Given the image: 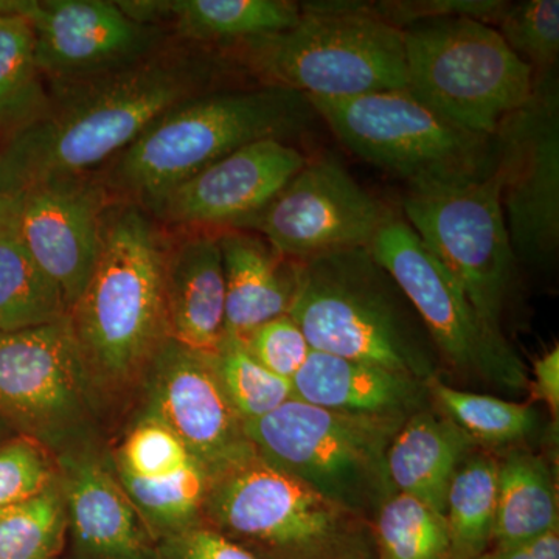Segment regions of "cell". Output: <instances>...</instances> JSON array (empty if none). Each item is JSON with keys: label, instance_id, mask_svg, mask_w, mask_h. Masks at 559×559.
Instances as JSON below:
<instances>
[{"label": "cell", "instance_id": "22", "mask_svg": "<svg viewBox=\"0 0 559 559\" xmlns=\"http://www.w3.org/2000/svg\"><path fill=\"white\" fill-rule=\"evenodd\" d=\"M226 280L224 336L245 340L272 319L288 314L296 261L283 259L263 238L245 231L219 235Z\"/></svg>", "mask_w": 559, "mask_h": 559}, {"label": "cell", "instance_id": "5", "mask_svg": "<svg viewBox=\"0 0 559 559\" xmlns=\"http://www.w3.org/2000/svg\"><path fill=\"white\" fill-rule=\"evenodd\" d=\"M288 31L240 44V57L270 86L305 97L347 98L407 90L403 31L367 2H301Z\"/></svg>", "mask_w": 559, "mask_h": 559}, {"label": "cell", "instance_id": "9", "mask_svg": "<svg viewBox=\"0 0 559 559\" xmlns=\"http://www.w3.org/2000/svg\"><path fill=\"white\" fill-rule=\"evenodd\" d=\"M307 98L349 153L404 180L407 190L454 182L496 167L495 138L463 130L407 90Z\"/></svg>", "mask_w": 559, "mask_h": 559}, {"label": "cell", "instance_id": "29", "mask_svg": "<svg viewBox=\"0 0 559 559\" xmlns=\"http://www.w3.org/2000/svg\"><path fill=\"white\" fill-rule=\"evenodd\" d=\"M377 559H451L447 520L406 492H393L371 518Z\"/></svg>", "mask_w": 559, "mask_h": 559}, {"label": "cell", "instance_id": "16", "mask_svg": "<svg viewBox=\"0 0 559 559\" xmlns=\"http://www.w3.org/2000/svg\"><path fill=\"white\" fill-rule=\"evenodd\" d=\"M40 75L57 86L97 79L146 60L156 31L132 20L119 2L33 0L27 13Z\"/></svg>", "mask_w": 559, "mask_h": 559}, {"label": "cell", "instance_id": "8", "mask_svg": "<svg viewBox=\"0 0 559 559\" xmlns=\"http://www.w3.org/2000/svg\"><path fill=\"white\" fill-rule=\"evenodd\" d=\"M407 91L463 130L495 138L532 95L535 70L492 25L437 17L403 28Z\"/></svg>", "mask_w": 559, "mask_h": 559}, {"label": "cell", "instance_id": "35", "mask_svg": "<svg viewBox=\"0 0 559 559\" xmlns=\"http://www.w3.org/2000/svg\"><path fill=\"white\" fill-rule=\"evenodd\" d=\"M57 480L49 450L31 437L0 444V509L38 496Z\"/></svg>", "mask_w": 559, "mask_h": 559}, {"label": "cell", "instance_id": "27", "mask_svg": "<svg viewBox=\"0 0 559 559\" xmlns=\"http://www.w3.org/2000/svg\"><path fill=\"white\" fill-rule=\"evenodd\" d=\"M498 466V452L479 448L455 471L444 502L451 559H479L491 549Z\"/></svg>", "mask_w": 559, "mask_h": 559}, {"label": "cell", "instance_id": "11", "mask_svg": "<svg viewBox=\"0 0 559 559\" xmlns=\"http://www.w3.org/2000/svg\"><path fill=\"white\" fill-rule=\"evenodd\" d=\"M403 212L485 322L503 333V316L516 286L518 259L500 201L498 160L484 175L407 190Z\"/></svg>", "mask_w": 559, "mask_h": 559}, {"label": "cell", "instance_id": "12", "mask_svg": "<svg viewBox=\"0 0 559 559\" xmlns=\"http://www.w3.org/2000/svg\"><path fill=\"white\" fill-rule=\"evenodd\" d=\"M94 378L70 316L0 333V417L47 450L69 451L90 425Z\"/></svg>", "mask_w": 559, "mask_h": 559}, {"label": "cell", "instance_id": "36", "mask_svg": "<svg viewBox=\"0 0 559 559\" xmlns=\"http://www.w3.org/2000/svg\"><path fill=\"white\" fill-rule=\"evenodd\" d=\"M242 344L260 366L288 381H293L311 353L307 337L288 314L263 323Z\"/></svg>", "mask_w": 559, "mask_h": 559}, {"label": "cell", "instance_id": "21", "mask_svg": "<svg viewBox=\"0 0 559 559\" xmlns=\"http://www.w3.org/2000/svg\"><path fill=\"white\" fill-rule=\"evenodd\" d=\"M164 297L170 340L215 355L226 323L219 237L198 234L164 250Z\"/></svg>", "mask_w": 559, "mask_h": 559}, {"label": "cell", "instance_id": "13", "mask_svg": "<svg viewBox=\"0 0 559 559\" xmlns=\"http://www.w3.org/2000/svg\"><path fill=\"white\" fill-rule=\"evenodd\" d=\"M500 201L518 263L549 267L559 248V84L535 73L532 95L495 134Z\"/></svg>", "mask_w": 559, "mask_h": 559}, {"label": "cell", "instance_id": "33", "mask_svg": "<svg viewBox=\"0 0 559 559\" xmlns=\"http://www.w3.org/2000/svg\"><path fill=\"white\" fill-rule=\"evenodd\" d=\"M511 50L535 73L557 70L559 55L558 0L507 2L492 25Z\"/></svg>", "mask_w": 559, "mask_h": 559}, {"label": "cell", "instance_id": "38", "mask_svg": "<svg viewBox=\"0 0 559 559\" xmlns=\"http://www.w3.org/2000/svg\"><path fill=\"white\" fill-rule=\"evenodd\" d=\"M157 557L159 559H257L205 521L157 540Z\"/></svg>", "mask_w": 559, "mask_h": 559}, {"label": "cell", "instance_id": "14", "mask_svg": "<svg viewBox=\"0 0 559 559\" xmlns=\"http://www.w3.org/2000/svg\"><path fill=\"white\" fill-rule=\"evenodd\" d=\"M390 210L330 157L308 159L261 212L255 229L278 255L305 261L337 250L370 248Z\"/></svg>", "mask_w": 559, "mask_h": 559}, {"label": "cell", "instance_id": "30", "mask_svg": "<svg viewBox=\"0 0 559 559\" xmlns=\"http://www.w3.org/2000/svg\"><path fill=\"white\" fill-rule=\"evenodd\" d=\"M47 97L36 64L35 35L25 16L0 17V130L10 131L39 112Z\"/></svg>", "mask_w": 559, "mask_h": 559}, {"label": "cell", "instance_id": "32", "mask_svg": "<svg viewBox=\"0 0 559 559\" xmlns=\"http://www.w3.org/2000/svg\"><path fill=\"white\" fill-rule=\"evenodd\" d=\"M221 384L242 421H255L294 399L293 384L250 356L241 340L224 336L213 355Z\"/></svg>", "mask_w": 559, "mask_h": 559}, {"label": "cell", "instance_id": "24", "mask_svg": "<svg viewBox=\"0 0 559 559\" xmlns=\"http://www.w3.org/2000/svg\"><path fill=\"white\" fill-rule=\"evenodd\" d=\"M498 503L491 549L520 546L559 530L557 481L549 462L528 447L498 452Z\"/></svg>", "mask_w": 559, "mask_h": 559}, {"label": "cell", "instance_id": "19", "mask_svg": "<svg viewBox=\"0 0 559 559\" xmlns=\"http://www.w3.org/2000/svg\"><path fill=\"white\" fill-rule=\"evenodd\" d=\"M57 477L73 559H159L157 540L100 459L70 448L58 459Z\"/></svg>", "mask_w": 559, "mask_h": 559}, {"label": "cell", "instance_id": "17", "mask_svg": "<svg viewBox=\"0 0 559 559\" xmlns=\"http://www.w3.org/2000/svg\"><path fill=\"white\" fill-rule=\"evenodd\" d=\"M14 200L17 237L72 311L100 255L105 190L83 176L43 183Z\"/></svg>", "mask_w": 559, "mask_h": 559}, {"label": "cell", "instance_id": "45", "mask_svg": "<svg viewBox=\"0 0 559 559\" xmlns=\"http://www.w3.org/2000/svg\"><path fill=\"white\" fill-rule=\"evenodd\" d=\"M53 559H61V558H60V557H58V558H53Z\"/></svg>", "mask_w": 559, "mask_h": 559}, {"label": "cell", "instance_id": "34", "mask_svg": "<svg viewBox=\"0 0 559 559\" xmlns=\"http://www.w3.org/2000/svg\"><path fill=\"white\" fill-rule=\"evenodd\" d=\"M198 462L193 454L156 418L145 415L130 430L114 460L117 477L159 479Z\"/></svg>", "mask_w": 559, "mask_h": 559}, {"label": "cell", "instance_id": "41", "mask_svg": "<svg viewBox=\"0 0 559 559\" xmlns=\"http://www.w3.org/2000/svg\"><path fill=\"white\" fill-rule=\"evenodd\" d=\"M33 0H0V17L27 16Z\"/></svg>", "mask_w": 559, "mask_h": 559}, {"label": "cell", "instance_id": "15", "mask_svg": "<svg viewBox=\"0 0 559 559\" xmlns=\"http://www.w3.org/2000/svg\"><path fill=\"white\" fill-rule=\"evenodd\" d=\"M146 415L175 433L210 479L255 452L245 421L221 384L213 355L194 352L170 340L148 367Z\"/></svg>", "mask_w": 559, "mask_h": 559}, {"label": "cell", "instance_id": "20", "mask_svg": "<svg viewBox=\"0 0 559 559\" xmlns=\"http://www.w3.org/2000/svg\"><path fill=\"white\" fill-rule=\"evenodd\" d=\"M290 384L296 400L360 417L406 421L432 404L428 382L316 349H311Z\"/></svg>", "mask_w": 559, "mask_h": 559}, {"label": "cell", "instance_id": "10", "mask_svg": "<svg viewBox=\"0 0 559 559\" xmlns=\"http://www.w3.org/2000/svg\"><path fill=\"white\" fill-rule=\"evenodd\" d=\"M370 250L417 311L443 370L471 384L527 392L528 369L516 349L506 334L485 322L462 285L404 216L390 212Z\"/></svg>", "mask_w": 559, "mask_h": 559}, {"label": "cell", "instance_id": "40", "mask_svg": "<svg viewBox=\"0 0 559 559\" xmlns=\"http://www.w3.org/2000/svg\"><path fill=\"white\" fill-rule=\"evenodd\" d=\"M479 559H559V530L520 546L489 549Z\"/></svg>", "mask_w": 559, "mask_h": 559}, {"label": "cell", "instance_id": "18", "mask_svg": "<svg viewBox=\"0 0 559 559\" xmlns=\"http://www.w3.org/2000/svg\"><path fill=\"white\" fill-rule=\"evenodd\" d=\"M307 162L286 140H260L191 176L154 210L173 223L240 227L266 207Z\"/></svg>", "mask_w": 559, "mask_h": 559}, {"label": "cell", "instance_id": "39", "mask_svg": "<svg viewBox=\"0 0 559 559\" xmlns=\"http://www.w3.org/2000/svg\"><path fill=\"white\" fill-rule=\"evenodd\" d=\"M530 395L546 404L550 418L558 421L559 415V347L555 345L533 364L530 374Z\"/></svg>", "mask_w": 559, "mask_h": 559}, {"label": "cell", "instance_id": "26", "mask_svg": "<svg viewBox=\"0 0 559 559\" xmlns=\"http://www.w3.org/2000/svg\"><path fill=\"white\" fill-rule=\"evenodd\" d=\"M430 403L485 450L527 447L543 430L539 412L530 404L454 388L437 377L428 381Z\"/></svg>", "mask_w": 559, "mask_h": 559}, {"label": "cell", "instance_id": "42", "mask_svg": "<svg viewBox=\"0 0 559 559\" xmlns=\"http://www.w3.org/2000/svg\"><path fill=\"white\" fill-rule=\"evenodd\" d=\"M14 212H16V200L0 193V234L13 224Z\"/></svg>", "mask_w": 559, "mask_h": 559}, {"label": "cell", "instance_id": "23", "mask_svg": "<svg viewBox=\"0 0 559 559\" xmlns=\"http://www.w3.org/2000/svg\"><path fill=\"white\" fill-rule=\"evenodd\" d=\"M450 418L430 404L404 421L388 451L393 488L444 514L448 488L459 466L479 450Z\"/></svg>", "mask_w": 559, "mask_h": 559}, {"label": "cell", "instance_id": "31", "mask_svg": "<svg viewBox=\"0 0 559 559\" xmlns=\"http://www.w3.org/2000/svg\"><path fill=\"white\" fill-rule=\"evenodd\" d=\"M68 538L64 499L57 480L35 498L0 509V559H53Z\"/></svg>", "mask_w": 559, "mask_h": 559}, {"label": "cell", "instance_id": "4", "mask_svg": "<svg viewBox=\"0 0 559 559\" xmlns=\"http://www.w3.org/2000/svg\"><path fill=\"white\" fill-rule=\"evenodd\" d=\"M70 319L92 373L110 382L146 369L170 337L164 250L142 210L106 213L100 255Z\"/></svg>", "mask_w": 559, "mask_h": 559}, {"label": "cell", "instance_id": "7", "mask_svg": "<svg viewBox=\"0 0 559 559\" xmlns=\"http://www.w3.org/2000/svg\"><path fill=\"white\" fill-rule=\"evenodd\" d=\"M404 419L342 414L296 399L245 423L264 462L371 521L393 495L388 451Z\"/></svg>", "mask_w": 559, "mask_h": 559}, {"label": "cell", "instance_id": "25", "mask_svg": "<svg viewBox=\"0 0 559 559\" xmlns=\"http://www.w3.org/2000/svg\"><path fill=\"white\" fill-rule=\"evenodd\" d=\"M165 11L183 38L224 46L288 31L301 16L300 3L289 0H173L160 2Z\"/></svg>", "mask_w": 559, "mask_h": 559}, {"label": "cell", "instance_id": "1", "mask_svg": "<svg viewBox=\"0 0 559 559\" xmlns=\"http://www.w3.org/2000/svg\"><path fill=\"white\" fill-rule=\"evenodd\" d=\"M212 66L153 57L97 79L64 84L53 102L0 138V193L9 198L87 173L123 153L162 114L194 97Z\"/></svg>", "mask_w": 559, "mask_h": 559}, {"label": "cell", "instance_id": "2", "mask_svg": "<svg viewBox=\"0 0 559 559\" xmlns=\"http://www.w3.org/2000/svg\"><path fill=\"white\" fill-rule=\"evenodd\" d=\"M288 316L316 352L425 382L443 373L417 311L370 248L296 261Z\"/></svg>", "mask_w": 559, "mask_h": 559}, {"label": "cell", "instance_id": "3", "mask_svg": "<svg viewBox=\"0 0 559 559\" xmlns=\"http://www.w3.org/2000/svg\"><path fill=\"white\" fill-rule=\"evenodd\" d=\"M318 119L305 95L263 84L194 95L151 123L114 168V182L156 209L168 193L234 151L301 134Z\"/></svg>", "mask_w": 559, "mask_h": 559}, {"label": "cell", "instance_id": "6", "mask_svg": "<svg viewBox=\"0 0 559 559\" xmlns=\"http://www.w3.org/2000/svg\"><path fill=\"white\" fill-rule=\"evenodd\" d=\"M202 521L257 559H377L369 520L257 452L210 480Z\"/></svg>", "mask_w": 559, "mask_h": 559}, {"label": "cell", "instance_id": "44", "mask_svg": "<svg viewBox=\"0 0 559 559\" xmlns=\"http://www.w3.org/2000/svg\"><path fill=\"white\" fill-rule=\"evenodd\" d=\"M0 138H2V130H0Z\"/></svg>", "mask_w": 559, "mask_h": 559}, {"label": "cell", "instance_id": "28", "mask_svg": "<svg viewBox=\"0 0 559 559\" xmlns=\"http://www.w3.org/2000/svg\"><path fill=\"white\" fill-rule=\"evenodd\" d=\"M68 316L60 286L40 270L11 224L0 234V333L38 329Z\"/></svg>", "mask_w": 559, "mask_h": 559}, {"label": "cell", "instance_id": "37", "mask_svg": "<svg viewBox=\"0 0 559 559\" xmlns=\"http://www.w3.org/2000/svg\"><path fill=\"white\" fill-rule=\"evenodd\" d=\"M378 17L403 31L415 22L463 16L495 25L507 2L502 0H382L367 2Z\"/></svg>", "mask_w": 559, "mask_h": 559}, {"label": "cell", "instance_id": "43", "mask_svg": "<svg viewBox=\"0 0 559 559\" xmlns=\"http://www.w3.org/2000/svg\"><path fill=\"white\" fill-rule=\"evenodd\" d=\"M20 436V433L16 432L9 423L5 421L2 417H0V444L5 443V441H9L10 439H13V437Z\"/></svg>", "mask_w": 559, "mask_h": 559}]
</instances>
